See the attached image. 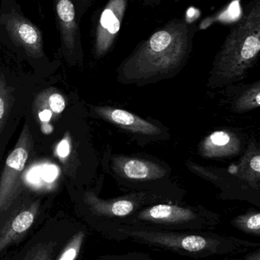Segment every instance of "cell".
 <instances>
[{"mask_svg": "<svg viewBox=\"0 0 260 260\" xmlns=\"http://www.w3.org/2000/svg\"><path fill=\"white\" fill-rule=\"evenodd\" d=\"M198 27L172 18L140 42L117 69V79L125 85L143 86L177 76L193 50Z\"/></svg>", "mask_w": 260, "mask_h": 260, "instance_id": "6da1fadb", "label": "cell"}, {"mask_svg": "<svg viewBox=\"0 0 260 260\" xmlns=\"http://www.w3.org/2000/svg\"><path fill=\"white\" fill-rule=\"evenodd\" d=\"M108 236L117 241L131 240L157 250L193 258L234 254L259 247L256 243L211 232H172L129 224L119 226Z\"/></svg>", "mask_w": 260, "mask_h": 260, "instance_id": "7a4b0ae2", "label": "cell"}, {"mask_svg": "<svg viewBox=\"0 0 260 260\" xmlns=\"http://www.w3.org/2000/svg\"><path fill=\"white\" fill-rule=\"evenodd\" d=\"M259 51L260 0H253L217 53L208 86L221 88L242 80L254 67Z\"/></svg>", "mask_w": 260, "mask_h": 260, "instance_id": "3957f363", "label": "cell"}, {"mask_svg": "<svg viewBox=\"0 0 260 260\" xmlns=\"http://www.w3.org/2000/svg\"><path fill=\"white\" fill-rule=\"evenodd\" d=\"M220 221L218 214L203 206L161 203L143 208L123 225H141L172 232H210Z\"/></svg>", "mask_w": 260, "mask_h": 260, "instance_id": "277c9868", "label": "cell"}, {"mask_svg": "<svg viewBox=\"0 0 260 260\" xmlns=\"http://www.w3.org/2000/svg\"><path fill=\"white\" fill-rule=\"evenodd\" d=\"M108 170L118 184L127 189L183 195V190L171 180L170 168L148 156L113 154L108 160Z\"/></svg>", "mask_w": 260, "mask_h": 260, "instance_id": "5b68a950", "label": "cell"}, {"mask_svg": "<svg viewBox=\"0 0 260 260\" xmlns=\"http://www.w3.org/2000/svg\"><path fill=\"white\" fill-rule=\"evenodd\" d=\"M183 195L161 191H131L122 197L102 200L94 192L84 194V202L93 215L105 221L109 234L140 209L150 205L161 203H180Z\"/></svg>", "mask_w": 260, "mask_h": 260, "instance_id": "8992f818", "label": "cell"}, {"mask_svg": "<svg viewBox=\"0 0 260 260\" xmlns=\"http://www.w3.org/2000/svg\"><path fill=\"white\" fill-rule=\"evenodd\" d=\"M93 112L99 118L134 137L140 145L169 138V129L160 122L153 119L146 120L125 110L111 106H96L93 108Z\"/></svg>", "mask_w": 260, "mask_h": 260, "instance_id": "52a82bcc", "label": "cell"}, {"mask_svg": "<svg viewBox=\"0 0 260 260\" xmlns=\"http://www.w3.org/2000/svg\"><path fill=\"white\" fill-rule=\"evenodd\" d=\"M33 146L30 128L25 124L14 149L6 159L0 177V215L10 209L19 192L20 180Z\"/></svg>", "mask_w": 260, "mask_h": 260, "instance_id": "ba28073f", "label": "cell"}, {"mask_svg": "<svg viewBox=\"0 0 260 260\" xmlns=\"http://www.w3.org/2000/svg\"><path fill=\"white\" fill-rule=\"evenodd\" d=\"M128 0H109L98 21L95 38V56L101 58L108 53L120 32L126 13Z\"/></svg>", "mask_w": 260, "mask_h": 260, "instance_id": "9c48e42d", "label": "cell"}, {"mask_svg": "<svg viewBox=\"0 0 260 260\" xmlns=\"http://www.w3.org/2000/svg\"><path fill=\"white\" fill-rule=\"evenodd\" d=\"M1 21L12 41L24 49L27 55L35 58L44 55L41 31L28 20L12 12L3 15Z\"/></svg>", "mask_w": 260, "mask_h": 260, "instance_id": "30bf717a", "label": "cell"}, {"mask_svg": "<svg viewBox=\"0 0 260 260\" xmlns=\"http://www.w3.org/2000/svg\"><path fill=\"white\" fill-rule=\"evenodd\" d=\"M244 146L242 136L233 130L220 129L206 136L198 145V153L205 158L235 157Z\"/></svg>", "mask_w": 260, "mask_h": 260, "instance_id": "8fae6325", "label": "cell"}, {"mask_svg": "<svg viewBox=\"0 0 260 260\" xmlns=\"http://www.w3.org/2000/svg\"><path fill=\"white\" fill-rule=\"evenodd\" d=\"M39 211V203L34 202L14 211L0 228V253L24 236L33 225Z\"/></svg>", "mask_w": 260, "mask_h": 260, "instance_id": "7c38bea8", "label": "cell"}, {"mask_svg": "<svg viewBox=\"0 0 260 260\" xmlns=\"http://www.w3.org/2000/svg\"><path fill=\"white\" fill-rule=\"evenodd\" d=\"M230 167V166H229ZM238 182L247 185L254 190H259L260 151L256 142H250L239 163L232 165L228 172Z\"/></svg>", "mask_w": 260, "mask_h": 260, "instance_id": "4fadbf2b", "label": "cell"}, {"mask_svg": "<svg viewBox=\"0 0 260 260\" xmlns=\"http://www.w3.org/2000/svg\"><path fill=\"white\" fill-rule=\"evenodd\" d=\"M66 108L64 96L54 88H48L40 93L33 104V112L42 126L48 125L52 118L56 119Z\"/></svg>", "mask_w": 260, "mask_h": 260, "instance_id": "5bb4252c", "label": "cell"}, {"mask_svg": "<svg viewBox=\"0 0 260 260\" xmlns=\"http://www.w3.org/2000/svg\"><path fill=\"white\" fill-rule=\"evenodd\" d=\"M56 11L61 38L68 50H73L77 35L76 12L73 0H56Z\"/></svg>", "mask_w": 260, "mask_h": 260, "instance_id": "9a60e30c", "label": "cell"}, {"mask_svg": "<svg viewBox=\"0 0 260 260\" xmlns=\"http://www.w3.org/2000/svg\"><path fill=\"white\" fill-rule=\"evenodd\" d=\"M260 106V82L247 87L232 104V109L235 113H245L253 111Z\"/></svg>", "mask_w": 260, "mask_h": 260, "instance_id": "2e32d148", "label": "cell"}, {"mask_svg": "<svg viewBox=\"0 0 260 260\" xmlns=\"http://www.w3.org/2000/svg\"><path fill=\"white\" fill-rule=\"evenodd\" d=\"M13 102V90L6 82L5 76L1 74L0 75V136L7 123Z\"/></svg>", "mask_w": 260, "mask_h": 260, "instance_id": "e0dca14e", "label": "cell"}, {"mask_svg": "<svg viewBox=\"0 0 260 260\" xmlns=\"http://www.w3.org/2000/svg\"><path fill=\"white\" fill-rule=\"evenodd\" d=\"M232 225L241 232L254 236H260V212L251 209L243 215L236 217L232 221Z\"/></svg>", "mask_w": 260, "mask_h": 260, "instance_id": "ac0fdd59", "label": "cell"}, {"mask_svg": "<svg viewBox=\"0 0 260 260\" xmlns=\"http://www.w3.org/2000/svg\"><path fill=\"white\" fill-rule=\"evenodd\" d=\"M85 233L79 232L73 236L56 260H76L83 244Z\"/></svg>", "mask_w": 260, "mask_h": 260, "instance_id": "d6986e66", "label": "cell"}, {"mask_svg": "<svg viewBox=\"0 0 260 260\" xmlns=\"http://www.w3.org/2000/svg\"><path fill=\"white\" fill-rule=\"evenodd\" d=\"M53 251L51 244H39L34 247L23 260H51Z\"/></svg>", "mask_w": 260, "mask_h": 260, "instance_id": "ffe728a7", "label": "cell"}, {"mask_svg": "<svg viewBox=\"0 0 260 260\" xmlns=\"http://www.w3.org/2000/svg\"><path fill=\"white\" fill-rule=\"evenodd\" d=\"M100 260H155L148 254L140 253H128L126 254L111 255L102 257Z\"/></svg>", "mask_w": 260, "mask_h": 260, "instance_id": "44dd1931", "label": "cell"}, {"mask_svg": "<svg viewBox=\"0 0 260 260\" xmlns=\"http://www.w3.org/2000/svg\"><path fill=\"white\" fill-rule=\"evenodd\" d=\"M69 143L65 139H64L63 142H61V143L60 144L59 146H58V154H59L60 156L61 157H66V156L69 153Z\"/></svg>", "mask_w": 260, "mask_h": 260, "instance_id": "7402d4cb", "label": "cell"}, {"mask_svg": "<svg viewBox=\"0 0 260 260\" xmlns=\"http://www.w3.org/2000/svg\"><path fill=\"white\" fill-rule=\"evenodd\" d=\"M140 2L145 6H155L160 4L162 0H137Z\"/></svg>", "mask_w": 260, "mask_h": 260, "instance_id": "603a6c76", "label": "cell"}, {"mask_svg": "<svg viewBox=\"0 0 260 260\" xmlns=\"http://www.w3.org/2000/svg\"><path fill=\"white\" fill-rule=\"evenodd\" d=\"M247 260H260L259 250H258L256 253L250 254V256L247 258Z\"/></svg>", "mask_w": 260, "mask_h": 260, "instance_id": "cb8c5ba5", "label": "cell"}, {"mask_svg": "<svg viewBox=\"0 0 260 260\" xmlns=\"http://www.w3.org/2000/svg\"><path fill=\"white\" fill-rule=\"evenodd\" d=\"M91 1L92 0H82V2H83V3L85 5V6H86L87 4H89V3H90Z\"/></svg>", "mask_w": 260, "mask_h": 260, "instance_id": "d4e9b609", "label": "cell"}]
</instances>
